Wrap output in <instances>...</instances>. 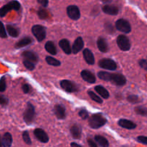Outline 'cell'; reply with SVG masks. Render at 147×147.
Segmentation results:
<instances>
[{
	"mask_svg": "<svg viewBox=\"0 0 147 147\" xmlns=\"http://www.w3.org/2000/svg\"><path fill=\"white\" fill-rule=\"evenodd\" d=\"M60 86L67 93H74L78 90V87L76 83L67 80H63L60 81Z\"/></svg>",
	"mask_w": 147,
	"mask_h": 147,
	"instance_id": "9",
	"label": "cell"
},
{
	"mask_svg": "<svg viewBox=\"0 0 147 147\" xmlns=\"http://www.w3.org/2000/svg\"><path fill=\"white\" fill-rule=\"evenodd\" d=\"M88 144L89 147H98L96 141L93 140V139H90V138L88 139Z\"/></svg>",
	"mask_w": 147,
	"mask_h": 147,
	"instance_id": "42",
	"label": "cell"
},
{
	"mask_svg": "<svg viewBox=\"0 0 147 147\" xmlns=\"http://www.w3.org/2000/svg\"><path fill=\"white\" fill-rule=\"evenodd\" d=\"M95 90H96V91L103 98L108 99L109 98V96H110L109 91L102 86H96V87H95Z\"/></svg>",
	"mask_w": 147,
	"mask_h": 147,
	"instance_id": "25",
	"label": "cell"
},
{
	"mask_svg": "<svg viewBox=\"0 0 147 147\" xmlns=\"http://www.w3.org/2000/svg\"><path fill=\"white\" fill-rule=\"evenodd\" d=\"M45 48L47 50V53H49L50 55H55L57 53V48H56L54 42L52 41H47V42L45 43Z\"/></svg>",
	"mask_w": 147,
	"mask_h": 147,
	"instance_id": "24",
	"label": "cell"
},
{
	"mask_svg": "<svg viewBox=\"0 0 147 147\" xmlns=\"http://www.w3.org/2000/svg\"><path fill=\"white\" fill-rule=\"evenodd\" d=\"M37 14H38L39 18L41 19V20H45V19H47L48 17V13L45 9H40L37 12Z\"/></svg>",
	"mask_w": 147,
	"mask_h": 147,
	"instance_id": "34",
	"label": "cell"
},
{
	"mask_svg": "<svg viewBox=\"0 0 147 147\" xmlns=\"http://www.w3.org/2000/svg\"><path fill=\"white\" fill-rule=\"evenodd\" d=\"M70 134L73 139H80L81 138L82 134V129L79 125L75 124L72 126L70 128Z\"/></svg>",
	"mask_w": 147,
	"mask_h": 147,
	"instance_id": "20",
	"label": "cell"
},
{
	"mask_svg": "<svg viewBox=\"0 0 147 147\" xmlns=\"http://www.w3.org/2000/svg\"><path fill=\"white\" fill-rule=\"evenodd\" d=\"M116 42H117L118 47L122 51H129L131 49V47L129 39L126 35H123V34H121V35L118 36Z\"/></svg>",
	"mask_w": 147,
	"mask_h": 147,
	"instance_id": "6",
	"label": "cell"
},
{
	"mask_svg": "<svg viewBox=\"0 0 147 147\" xmlns=\"http://www.w3.org/2000/svg\"><path fill=\"white\" fill-rule=\"evenodd\" d=\"M105 30H106L108 33L109 34H112L113 32H114V28H113V26L111 23L110 22H106L105 24Z\"/></svg>",
	"mask_w": 147,
	"mask_h": 147,
	"instance_id": "36",
	"label": "cell"
},
{
	"mask_svg": "<svg viewBox=\"0 0 147 147\" xmlns=\"http://www.w3.org/2000/svg\"><path fill=\"white\" fill-rule=\"evenodd\" d=\"M22 89L23 92L24 93H30V87L28 84H24L22 87Z\"/></svg>",
	"mask_w": 147,
	"mask_h": 147,
	"instance_id": "43",
	"label": "cell"
},
{
	"mask_svg": "<svg viewBox=\"0 0 147 147\" xmlns=\"http://www.w3.org/2000/svg\"><path fill=\"white\" fill-rule=\"evenodd\" d=\"M54 113L56 117L60 120H64L66 118L65 109L62 105H56L54 108Z\"/></svg>",
	"mask_w": 147,
	"mask_h": 147,
	"instance_id": "15",
	"label": "cell"
},
{
	"mask_svg": "<svg viewBox=\"0 0 147 147\" xmlns=\"http://www.w3.org/2000/svg\"><path fill=\"white\" fill-rule=\"evenodd\" d=\"M59 46L65 54L70 55L72 53V47H70V42L66 39H63L59 42Z\"/></svg>",
	"mask_w": 147,
	"mask_h": 147,
	"instance_id": "18",
	"label": "cell"
},
{
	"mask_svg": "<svg viewBox=\"0 0 147 147\" xmlns=\"http://www.w3.org/2000/svg\"><path fill=\"white\" fill-rule=\"evenodd\" d=\"M22 56L24 59H26V60H30V61L32 62V63H37L39 60L38 55H37L34 52L30 51V50H27V51L23 52L22 54Z\"/></svg>",
	"mask_w": 147,
	"mask_h": 147,
	"instance_id": "16",
	"label": "cell"
},
{
	"mask_svg": "<svg viewBox=\"0 0 147 147\" xmlns=\"http://www.w3.org/2000/svg\"><path fill=\"white\" fill-rule=\"evenodd\" d=\"M100 1L104 3V4H109V3L112 2L113 0H100Z\"/></svg>",
	"mask_w": 147,
	"mask_h": 147,
	"instance_id": "46",
	"label": "cell"
},
{
	"mask_svg": "<svg viewBox=\"0 0 147 147\" xmlns=\"http://www.w3.org/2000/svg\"><path fill=\"white\" fill-rule=\"evenodd\" d=\"M22 139L23 141L24 142V143L27 145H31L32 144V141L30 139V134H29V132L27 131H24L22 133Z\"/></svg>",
	"mask_w": 147,
	"mask_h": 147,
	"instance_id": "32",
	"label": "cell"
},
{
	"mask_svg": "<svg viewBox=\"0 0 147 147\" xmlns=\"http://www.w3.org/2000/svg\"><path fill=\"white\" fill-rule=\"evenodd\" d=\"M7 30L9 35L12 37H17L20 34V30L17 27L10 25V24H8L7 26Z\"/></svg>",
	"mask_w": 147,
	"mask_h": 147,
	"instance_id": "27",
	"label": "cell"
},
{
	"mask_svg": "<svg viewBox=\"0 0 147 147\" xmlns=\"http://www.w3.org/2000/svg\"><path fill=\"white\" fill-rule=\"evenodd\" d=\"M7 88V83H6V79L4 77L1 78L0 79V92L5 91Z\"/></svg>",
	"mask_w": 147,
	"mask_h": 147,
	"instance_id": "37",
	"label": "cell"
},
{
	"mask_svg": "<svg viewBox=\"0 0 147 147\" xmlns=\"http://www.w3.org/2000/svg\"><path fill=\"white\" fill-rule=\"evenodd\" d=\"M88 95H89V96H90V98H91L93 100H94L95 102H96V103H103V100H102L101 98H100V96H98L97 94H96L94 92L90 91H90L88 92Z\"/></svg>",
	"mask_w": 147,
	"mask_h": 147,
	"instance_id": "30",
	"label": "cell"
},
{
	"mask_svg": "<svg viewBox=\"0 0 147 147\" xmlns=\"http://www.w3.org/2000/svg\"><path fill=\"white\" fill-rule=\"evenodd\" d=\"M31 43H32V39L30 37H23L22 39L17 42L15 44V47L17 49L22 48V47H26V46L29 45Z\"/></svg>",
	"mask_w": 147,
	"mask_h": 147,
	"instance_id": "22",
	"label": "cell"
},
{
	"mask_svg": "<svg viewBox=\"0 0 147 147\" xmlns=\"http://www.w3.org/2000/svg\"><path fill=\"white\" fill-rule=\"evenodd\" d=\"M81 77L85 81L88 82L89 83H96V78L95 75L93 73L87 70H83L80 73Z\"/></svg>",
	"mask_w": 147,
	"mask_h": 147,
	"instance_id": "13",
	"label": "cell"
},
{
	"mask_svg": "<svg viewBox=\"0 0 147 147\" xmlns=\"http://www.w3.org/2000/svg\"><path fill=\"white\" fill-rule=\"evenodd\" d=\"M127 100L131 103L133 104H136L140 102V98L138 96L136 95H129L127 97Z\"/></svg>",
	"mask_w": 147,
	"mask_h": 147,
	"instance_id": "31",
	"label": "cell"
},
{
	"mask_svg": "<svg viewBox=\"0 0 147 147\" xmlns=\"http://www.w3.org/2000/svg\"><path fill=\"white\" fill-rule=\"evenodd\" d=\"M35 118V109L31 103H27V108L23 114V119L27 124L30 125L34 122Z\"/></svg>",
	"mask_w": 147,
	"mask_h": 147,
	"instance_id": "3",
	"label": "cell"
},
{
	"mask_svg": "<svg viewBox=\"0 0 147 147\" xmlns=\"http://www.w3.org/2000/svg\"><path fill=\"white\" fill-rule=\"evenodd\" d=\"M139 64L142 68L147 70V59H142L139 60Z\"/></svg>",
	"mask_w": 147,
	"mask_h": 147,
	"instance_id": "41",
	"label": "cell"
},
{
	"mask_svg": "<svg viewBox=\"0 0 147 147\" xmlns=\"http://www.w3.org/2000/svg\"><path fill=\"white\" fill-rule=\"evenodd\" d=\"M1 141H2L3 147H11L13 142L12 136L10 133L7 132L4 134L2 139H1Z\"/></svg>",
	"mask_w": 147,
	"mask_h": 147,
	"instance_id": "23",
	"label": "cell"
},
{
	"mask_svg": "<svg viewBox=\"0 0 147 147\" xmlns=\"http://www.w3.org/2000/svg\"><path fill=\"white\" fill-rule=\"evenodd\" d=\"M107 123V119L100 113H95L90 116L88 121L89 126L90 128L98 129L102 127Z\"/></svg>",
	"mask_w": 147,
	"mask_h": 147,
	"instance_id": "2",
	"label": "cell"
},
{
	"mask_svg": "<svg viewBox=\"0 0 147 147\" xmlns=\"http://www.w3.org/2000/svg\"><path fill=\"white\" fill-rule=\"evenodd\" d=\"M46 62L47 63V64L50 65L52 66H55V67H57V66H60L61 65V63L57 59L54 58L53 57L51 56H47L45 58Z\"/></svg>",
	"mask_w": 147,
	"mask_h": 147,
	"instance_id": "28",
	"label": "cell"
},
{
	"mask_svg": "<svg viewBox=\"0 0 147 147\" xmlns=\"http://www.w3.org/2000/svg\"><path fill=\"white\" fill-rule=\"evenodd\" d=\"M78 115L82 119H83V120H85V119H87L89 116L88 112L86 109H81V110L79 111Z\"/></svg>",
	"mask_w": 147,
	"mask_h": 147,
	"instance_id": "38",
	"label": "cell"
},
{
	"mask_svg": "<svg viewBox=\"0 0 147 147\" xmlns=\"http://www.w3.org/2000/svg\"><path fill=\"white\" fill-rule=\"evenodd\" d=\"M95 141L100 147H109V142L104 136L96 135L95 136Z\"/></svg>",
	"mask_w": 147,
	"mask_h": 147,
	"instance_id": "26",
	"label": "cell"
},
{
	"mask_svg": "<svg viewBox=\"0 0 147 147\" xmlns=\"http://www.w3.org/2000/svg\"><path fill=\"white\" fill-rule=\"evenodd\" d=\"M98 77L105 81H109L117 86H123L126 83V78L121 73H110L100 71L98 73Z\"/></svg>",
	"mask_w": 147,
	"mask_h": 147,
	"instance_id": "1",
	"label": "cell"
},
{
	"mask_svg": "<svg viewBox=\"0 0 147 147\" xmlns=\"http://www.w3.org/2000/svg\"><path fill=\"white\" fill-rule=\"evenodd\" d=\"M103 11L106 14L109 15H117L119 14V9L116 6L111 5V4H106L103 7Z\"/></svg>",
	"mask_w": 147,
	"mask_h": 147,
	"instance_id": "17",
	"label": "cell"
},
{
	"mask_svg": "<svg viewBox=\"0 0 147 147\" xmlns=\"http://www.w3.org/2000/svg\"><path fill=\"white\" fill-rule=\"evenodd\" d=\"M99 67L109 70H115L117 68V65L114 60L109 58L102 59L98 63Z\"/></svg>",
	"mask_w": 147,
	"mask_h": 147,
	"instance_id": "8",
	"label": "cell"
},
{
	"mask_svg": "<svg viewBox=\"0 0 147 147\" xmlns=\"http://www.w3.org/2000/svg\"><path fill=\"white\" fill-rule=\"evenodd\" d=\"M0 147H3V146H2V141H1V136H0Z\"/></svg>",
	"mask_w": 147,
	"mask_h": 147,
	"instance_id": "47",
	"label": "cell"
},
{
	"mask_svg": "<svg viewBox=\"0 0 147 147\" xmlns=\"http://www.w3.org/2000/svg\"><path fill=\"white\" fill-rule=\"evenodd\" d=\"M34 135L36 139L42 143H47L49 142V136L45 131L42 129H36L34 131Z\"/></svg>",
	"mask_w": 147,
	"mask_h": 147,
	"instance_id": "11",
	"label": "cell"
},
{
	"mask_svg": "<svg viewBox=\"0 0 147 147\" xmlns=\"http://www.w3.org/2000/svg\"><path fill=\"white\" fill-rule=\"evenodd\" d=\"M0 37L1 38H7V33L6 32L5 27L1 21H0Z\"/></svg>",
	"mask_w": 147,
	"mask_h": 147,
	"instance_id": "35",
	"label": "cell"
},
{
	"mask_svg": "<svg viewBox=\"0 0 147 147\" xmlns=\"http://www.w3.org/2000/svg\"><path fill=\"white\" fill-rule=\"evenodd\" d=\"M70 146L71 147H83L81 145L78 144L76 143V142H72V143L70 144Z\"/></svg>",
	"mask_w": 147,
	"mask_h": 147,
	"instance_id": "45",
	"label": "cell"
},
{
	"mask_svg": "<svg viewBox=\"0 0 147 147\" xmlns=\"http://www.w3.org/2000/svg\"><path fill=\"white\" fill-rule=\"evenodd\" d=\"M136 140H137V142H139V143L147 145V136H139L136 138Z\"/></svg>",
	"mask_w": 147,
	"mask_h": 147,
	"instance_id": "40",
	"label": "cell"
},
{
	"mask_svg": "<svg viewBox=\"0 0 147 147\" xmlns=\"http://www.w3.org/2000/svg\"><path fill=\"white\" fill-rule=\"evenodd\" d=\"M84 46V42L81 37H78L76 40L72 47V53L74 54H77L79 52L81 51Z\"/></svg>",
	"mask_w": 147,
	"mask_h": 147,
	"instance_id": "14",
	"label": "cell"
},
{
	"mask_svg": "<svg viewBox=\"0 0 147 147\" xmlns=\"http://www.w3.org/2000/svg\"><path fill=\"white\" fill-rule=\"evenodd\" d=\"M9 103V99L4 96H0V105L6 106Z\"/></svg>",
	"mask_w": 147,
	"mask_h": 147,
	"instance_id": "39",
	"label": "cell"
},
{
	"mask_svg": "<svg viewBox=\"0 0 147 147\" xmlns=\"http://www.w3.org/2000/svg\"><path fill=\"white\" fill-rule=\"evenodd\" d=\"M23 64L25 66L26 68L29 70H33L34 69V67H35L34 63L30 61V60H26V59H24V60H23Z\"/></svg>",
	"mask_w": 147,
	"mask_h": 147,
	"instance_id": "33",
	"label": "cell"
},
{
	"mask_svg": "<svg viewBox=\"0 0 147 147\" xmlns=\"http://www.w3.org/2000/svg\"><path fill=\"white\" fill-rule=\"evenodd\" d=\"M118 124L119 126L123 128V129H128V130H133L135 129L137 126V125L133 122L132 121L128 120V119H122L118 121Z\"/></svg>",
	"mask_w": 147,
	"mask_h": 147,
	"instance_id": "12",
	"label": "cell"
},
{
	"mask_svg": "<svg viewBox=\"0 0 147 147\" xmlns=\"http://www.w3.org/2000/svg\"><path fill=\"white\" fill-rule=\"evenodd\" d=\"M37 2L40 4H41L43 7H47L49 3V0H37Z\"/></svg>",
	"mask_w": 147,
	"mask_h": 147,
	"instance_id": "44",
	"label": "cell"
},
{
	"mask_svg": "<svg viewBox=\"0 0 147 147\" xmlns=\"http://www.w3.org/2000/svg\"><path fill=\"white\" fill-rule=\"evenodd\" d=\"M32 32L39 42H42L46 37V28L40 24L33 26L32 27Z\"/></svg>",
	"mask_w": 147,
	"mask_h": 147,
	"instance_id": "5",
	"label": "cell"
},
{
	"mask_svg": "<svg viewBox=\"0 0 147 147\" xmlns=\"http://www.w3.org/2000/svg\"><path fill=\"white\" fill-rule=\"evenodd\" d=\"M83 57L88 65H93L95 63V57L93 53L89 49L86 48L83 51Z\"/></svg>",
	"mask_w": 147,
	"mask_h": 147,
	"instance_id": "19",
	"label": "cell"
},
{
	"mask_svg": "<svg viewBox=\"0 0 147 147\" xmlns=\"http://www.w3.org/2000/svg\"><path fill=\"white\" fill-rule=\"evenodd\" d=\"M67 14L71 20H78L80 17V11L76 5H70L67 7Z\"/></svg>",
	"mask_w": 147,
	"mask_h": 147,
	"instance_id": "10",
	"label": "cell"
},
{
	"mask_svg": "<svg viewBox=\"0 0 147 147\" xmlns=\"http://www.w3.org/2000/svg\"><path fill=\"white\" fill-rule=\"evenodd\" d=\"M21 7V4L17 0H12V1H9L7 3L6 5L3 6L1 9H0V17H5L6 14L9 12V11H11V10H16L18 11Z\"/></svg>",
	"mask_w": 147,
	"mask_h": 147,
	"instance_id": "4",
	"label": "cell"
},
{
	"mask_svg": "<svg viewBox=\"0 0 147 147\" xmlns=\"http://www.w3.org/2000/svg\"><path fill=\"white\" fill-rule=\"evenodd\" d=\"M134 111L136 114L139 115V116H144V117H147V108L144 107V106H136L135 108Z\"/></svg>",
	"mask_w": 147,
	"mask_h": 147,
	"instance_id": "29",
	"label": "cell"
},
{
	"mask_svg": "<svg viewBox=\"0 0 147 147\" xmlns=\"http://www.w3.org/2000/svg\"><path fill=\"white\" fill-rule=\"evenodd\" d=\"M116 27L118 30L123 33H130L131 31V26L129 22L125 19H119L116 22Z\"/></svg>",
	"mask_w": 147,
	"mask_h": 147,
	"instance_id": "7",
	"label": "cell"
},
{
	"mask_svg": "<svg viewBox=\"0 0 147 147\" xmlns=\"http://www.w3.org/2000/svg\"><path fill=\"white\" fill-rule=\"evenodd\" d=\"M97 46L98 50L101 53H107L109 51V45L106 39L103 37H99L97 40Z\"/></svg>",
	"mask_w": 147,
	"mask_h": 147,
	"instance_id": "21",
	"label": "cell"
}]
</instances>
